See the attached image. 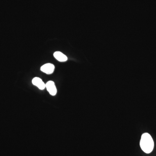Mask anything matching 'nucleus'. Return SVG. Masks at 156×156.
Returning a JSON list of instances; mask_svg holds the SVG:
<instances>
[{
    "label": "nucleus",
    "instance_id": "obj_2",
    "mask_svg": "<svg viewBox=\"0 0 156 156\" xmlns=\"http://www.w3.org/2000/svg\"><path fill=\"white\" fill-rule=\"evenodd\" d=\"M46 88L50 95L54 96L57 93L56 86L54 82L52 81H48L46 84Z\"/></svg>",
    "mask_w": 156,
    "mask_h": 156
},
{
    "label": "nucleus",
    "instance_id": "obj_3",
    "mask_svg": "<svg viewBox=\"0 0 156 156\" xmlns=\"http://www.w3.org/2000/svg\"><path fill=\"white\" fill-rule=\"evenodd\" d=\"M55 69V66L51 63H47L42 66L41 70L43 72L47 74H51L53 73Z\"/></svg>",
    "mask_w": 156,
    "mask_h": 156
},
{
    "label": "nucleus",
    "instance_id": "obj_1",
    "mask_svg": "<svg viewBox=\"0 0 156 156\" xmlns=\"http://www.w3.org/2000/svg\"><path fill=\"white\" fill-rule=\"evenodd\" d=\"M141 149L146 154H149L152 151L154 147V142L150 134L145 133L142 134L140 141Z\"/></svg>",
    "mask_w": 156,
    "mask_h": 156
},
{
    "label": "nucleus",
    "instance_id": "obj_4",
    "mask_svg": "<svg viewBox=\"0 0 156 156\" xmlns=\"http://www.w3.org/2000/svg\"><path fill=\"white\" fill-rule=\"evenodd\" d=\"M32 83L41 90H44L46 88V84L40 78H34L32 80Z\"/></svg>",
    "mask_w": 156,
    "mask_h": 156
},
{
    "label": "nucleus",
    "instance_id": "obj_5",
    "mask_svg": "<svg viewBox=\"0 0 156 156\" xmlns=\"http://www.w3.org/2000/svg\"><path fill=\"white\" fill-rule=\"evenodd\" d=\"M53 56L58 61L61 62L67 61L68 59L67 56L63 53L59 52V51L55 52L53 54Z\"/></svg>",
    "mask_w": 156,
    "mask_h": 156
}]
</instances>
